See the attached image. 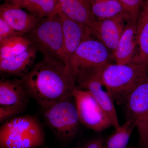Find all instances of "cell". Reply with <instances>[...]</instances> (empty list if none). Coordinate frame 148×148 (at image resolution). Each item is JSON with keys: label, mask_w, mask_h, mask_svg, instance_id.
<instances>
[{"label": "cell", "mask_w": 148, "mask_h": 148, "mask_svg": "<svg viewBox=\"0 0 148 148\" xmlns=\"http://www.w3.org/2000/svg\"><path fill=\"white\" fill-rule=\"evenodd\" d=\"M21 79L31 98L42 110L73 95L76 87L64 62L51 56H43Z\"/></svg>", "instance_id": "obj_1"}, {"label": "cell", "mask_w": 148, "mask_h": 148, "mask_svg": "<svg viewBox=\"0 0 148 148\" xmlns=\"http://www.w3.org/2000/svg\"><path fill=\"white\" fill-rule=\"evenodd\" d=\"M114 60L113 53L100 40L92 37L85 40L69 58L66 67L76 86L86 78L101 73Z\"/></svg>", "instance_id": "obj_2"}, {"label": "cell", "mask_w": 148, "mask_h": 148, "mask_svg": "<svg viewBox=\"0 0 148 148\" xmlns=\"http://www.w3.org/2000/svg\"><path fill=\"white\" fill-rule=\"evenodd\" d=\"M104 87L114 102L124 105L126 99L135 88L148 77V68L145 65L131 63L112 64L100 73Z\"/></svg>", "instance_id": "obj_3"}, {"label": "cell", "mask_w": 148, "mask_h": 148, "mask_svg": "<svg viewBox=\"0 0 148 148\" xmlns=\"http://www.w3.org/2000/svg\"><path fill=\"white\" fill-rule=\"evenodd\" d=\"M45 141L42 125L33 116H18L2 123L0 127L1 148H37Z\"/></svg>", "instance_id": "obj_4"}, {"label": "cell", "mask_w": 148, "mask_h": 148, "mask_svg": "<svg viewBox=\"0 0 148 148\" xmlns=\"http://www.w3.org/2000/svg\"><path fill=\"white\" fill-rule=\"evenodd\" d=\"M25 36L30 41L31 45L43 56L55 57L65 64L60 11L53 16L40 19L36 27Z\"/></svg>", "instance_id": "obj_5"}, {"label": "cell", "mask_w": 148, "mask_h": 148, "mask_svg": "<svg viewBox=\"0 0 148 148\" xmlns=\"http://www.w3.org/2000/svg\"><path fill=\"white\" fill-rule=\"evenodd\" d=\"M49 126L61 140H69L77 133L80 121L73 95L43 110Z\"/></svg>", "instance_id": "obj_6"}, {"label": "cell", "mask_w": 148, "mask_h": 148, "mask_svg": "<svg viewBox=\"0 0 148 148\" xmlns=\"http://www.w3.org/2000/svg\"><path fill=\"white\" fill-rule=\"evenodd\" d=\"M126 119L138 130V148L148 146V77L132 91L124 103Z\"/></svg>", "instance_id": "obj_7"}, {"label": "cell", "mask_w": 148, "mask_h": 148, "mask_svg": "<svg viewBox=\"0 0 148 148\" xmlns=\"http://www.w3.org/2000/svg\"><path fill=\"white\" fill-rule=\"evenodd\" d=\"M73 95L80 123L96 132L112 126L106 113L89 91L76 86Z\"/></svg>", "instance_id": "obj_8"}, {"label": "cell", "mask_w": 148, "mask_h": 148, "mask_svg": "<svg viewBox=\"0 0 148 148\" xmlns=\"http://www.w3.org/2000/svg\"><path fill=\"white\" fill-rule=\"evenodd\" d=\"M131 19H134L128 13L123 12L112 18L98 21L90 28L91 34L114 53L125 27Z\"/></svg>", "instance_id": "obj_9"}, {"label": "cell", "mask_w": 148, "mask_h": 148, "mask_svg": "<svg viewBox=\"0 0 148 148\" xmlns=\"http://www.w3.org/2000/svg\"><path fill=\"white\" fill-rule=\"evenodd\" d=\"M31 98L21 78L0 81V108L10 110L18 115L27 108Z\"/></svg>", "instance_id": "obj_10"}, {"label": "cell", "mask_w": 148, "mask_h": 148, "mask_svg": "<svg viewBox=\"0 0 148 148\" xmlns=\"http://www.w3.org/2000/svg\"><path fill=\"white\" fill-rule=\"evenodd\" d=\"M101 73L86 78L77 87L87 90L90 92L107 114L113 127L115 130L117 129L121 125L114 104V102L108 91L103 89L104 86L100 76Z\"/></svg>", "instance_id": "obj_11"}, {"label": "cell", "mask_w": 148, "mask_h": 148, "mask_svg": "<svg viewBox=\"0 0 148 148\" xmlns=\"http://www.w3.org/2000/svg\"><path fill=\"white\" fill-rule=\"evenodd\" d=\"M63 28L65 65L80 45L93 37L90 28L64 15L60 11Z\"/></svg>", "instance_id": "obj_12"}, {"label": "cell", "mask_w": 148, "mask_h": 148, "mask_svg": "<svg viewBox=\"0 0 148 148\" xmlns=\"http://www.w3.org/2000/svg\"><path fill=\"white\" fill-rule=\"evenodd\" d=\"M0 18L15 31L24 35L31 32L40 20L20 7L6 3L0 6Z\"/></svg>", "instance_id": "obj_13"}, {"label": "cell", "mask_w": 148, "mask_h": 148, "mask_svg": "<svg viewBox=\"0 0 148 148\" xmlns=\"http://www.w3.org/2000/svg\"><path fill=\"white\" fill-rule=\"evenodd\" d=\"M137 21L131 19L126 24L113 53L116 64L131 63L137 49Z\"/></svg>", "instance_id": "obj_14"}, {"label": "cell", "mask_w": 148, "mask_h": 148, "mask_svg": "<svg viewBox=\"0 0 148 148\" xmlns=\"http://www.w3.org/2000/svg\"><path fill=\"white\" fill-rule=\"evenodd\" d=\"M60 11L69 18L92 28L97 20L92 13L89 0H58Z\"/></svg>", "instance_id": "obj_15"}, {"label": "cell", "mask_w": 148, "mask_h": 148, "mask_svg": "<svg viewBox=\"0 0 148 148\" xmlns=\"http://www.w3.org/2000/svg\"><path fill=\"white\" fill-rule=\"evenodd\" d=\"M38 51L35 47L31 45L20 55L0 60L1 73L22 77L34 66Z\"/></svg>", "instance_id": "obj_16"}, {"label": "cell", "mask_w": 148, "mask_h": 148, "mask_svg": "<svg viewBox=\"0 0 148 148\" xmlns=\"http://www.w3.org/2000/svg\"><path fill=\"white\" fill-rule=\"evenodd\" d=\"M137 49L132 62L148 68V8L146 4L137 21Z\"/></svg>", "instance_id": "obj_17"}, {"label": "cell", "mask_w": 148, "mask_h": 148, "mask_svg": "<svg viewBox=\"0 0 148 148\" xmlns=\"http://www.w3.org/2000/svg\"><path fill=\"white\" fill-rule=\"evenodd\" d=\"M21 8L40 19L53 16L60 11L58 0H25Z\"/></svg>", "instance_id": "obj_18"}, {"label": "cell", "mask_w": 148, "mask_h": 148, "mask_svg": "<svg viewBox=\"0 0 148 148\" xmlns=\"http://www.w3.org/2000/svg\"><path fill=\"white\" fill-rule=\"evenodd\" d=\"M89 1L92 13L97 21L112 18L123 12L127 13L117 0H89Z\"/></svg>", "instance_id": "obj_19"}, {"label": "cell", "mask_w": 148, "mask_h": 148, "mask_svg": "<svg viewBox=\"0 0 148 148\" xmlns=\"http://www.w3.org/2000/svg\"><path fill=\"white\" fill-rule=\"evenodd\" d=\"M31 45V42L25 36H16L1 41L0 60L20 55Z\"/></svg>", "instance_id": "obj_20"}, {"label": "cell", "mask_w": 148, "mask_h": 148, "mask_svg": "<svg viewBox=\"0 0 148 148\" xmlns=\"http://www.w3.org/2000/svg\"><path fill=\"white\" fill-rule=\"evenodd\" d=\"M135 125L126 119L123 124L111 134L104 142V148H127V144L134 129Z\"/></svg>", "instance_id": "obj_21"}, {"label": "cell", "mask_w": 148, "mask_h": 148, "mask_svg": "<svg viewBox=\"0 0 148 148\" xmlns=\"http://www.w3.org/2000/svg\"><path fill=\"white\" fill-rule=\"evenodd\" d=\"M132 18L137 20L140 12L145 4V0H117Z\"/></svg>", "instance_id": "obj_22"}, {"label": "cell", "mask_w": 148, "mask_h": 148, "mask_svg": "<svg viewBox=\"0 0 148 148\" xmlns=\"http://www.w3.org/2000/svg\"><path fill=\"white\" fill-rule=\"evenodd\" d=\"M25 36L15 31L2 18H0V41L16 36Z\"/></svg>", "instance_id": "obj_23"}, {"label": "cell", "mask_w": 148, "mask_h": 148, "mask_svg": "<svg viewBox=\"0 0 148 148\" xmlns=\"http://www.w3.org/2000/svg\"><path fill=\"white\" fill-rule=\"evenodd\" d=\"M79 148H104V141L101 138H95L88 140Z\"/></svg>", "instance_id": "obj_24"}, {"label": "cell", "mask_w": 148, "mask_h": 148, "mask_svg": "<svg viewBox=\"0 0 148 148\" xmlns=\"http://www.w3.org/2000/svg\"><path fill=\"white\" fill-rule=\"evenodd\" d=\"M5 3H6L18 6L21 8V6L25 0H5Z\"/></svg>", "instance_id": "obj_25"}, {"label": "cell", "mask_w": 148, "mask_h": 148, "mask_svg": "<svg viewBox=\"0 0 148 148\" xmlns=\"http://www.w3.org/2000/svg\"><path fill=\"white\" fill-rule=\"evenodd\" d=\"M145 4L148 8V0H145Z\"/></svg>", "instance_id": "obj_26"}, {"label": "cell", "mask_w": 148, "mask_h": 148, "mask_svg": "<svg viewBox=\"0 0 148 148\" xmlns=\"http://www.w3.org/2000/svg\"><path fill=\"white\" fill-rule=\"evenodd\" d=\"M127 148H132V147H127Z\"/></svg>", "instance_id": "obj_27"}, {"label": "cell", "mask_w": 148, "mask_h": 148, "mask_svg": "<svg viewBox=\"0 0 148 148\" xmlns=\"http://www.w3.org/2000/svg\"><path fill=\"white\" fill-rule=\"evenodd\" d=\"M146 148H148V146H147V147H146Z\"/></svg>", "instance_id": "obj_28"}]
</instances>
